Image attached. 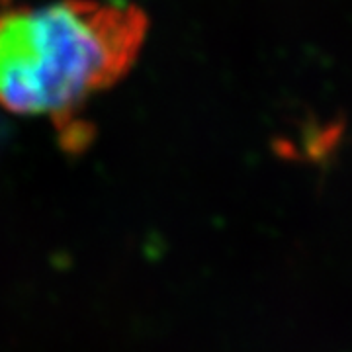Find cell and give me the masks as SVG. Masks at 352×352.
<instances>
[{"label":"cell","mask_w":352,"mask_h":352,"mask_svg":"<svg viewBox=\"0 0 352 352\" xmlns=\"http://www.w3.org/2000/svg\"><path fill=\"white\" fill-rule=\"evenodd\" d=\"M147 32L135 4L0 2V108L63 122L127 75Z\"/></svg>","instance_id":"cell-1"}]
</instances>
